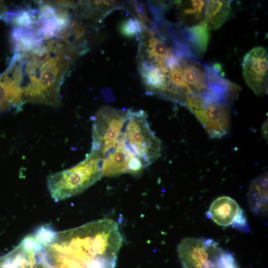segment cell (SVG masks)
Returning <instances> with one entry per match:
<instances>
[{"label":"cell","instance_id":"6da1fadb","mask_svg":"<svg viewBox=\"0 0 268 268\" xmlns=\"http://www.w3.org/2000/svg\"><path fill=\"white\" fill-rule=\"evenodd\" d=\"M74 39L40 37L32 46L14 51L10 64L22 89V101L58 106L60 89L71 64L81 54Z\"/></svg>","mask_w":268,"mask_h":268},{"label":"cell","instance_id":"7a4b0ae2","mask_svg":"<svg viewBox=\"0 0 268 268\" xmlns=\"http://www.w3.org/2000/svg\"><path fill=\"white\" fill-rule=\"evenodd\" d=\"M40 245L37 255L50 268H115L120 249L116 234L100 220L56 232Z\"/></svg>","mask_w":268,"mask_h":268},{"label":"cell","instance_id":"3957f363","mask_svg":"<svg viewBox=\"0 0 268 268\" xmlns=\"http://www.w3.org/2000/svg\"><path fill=\"white\" fill-rule=\"evenodd\" d=\"M102 160L90 151L74 166L50 175L47 186L51 197L57 201L79 194L102 177Z\"/></svg>","mask_w":268,"mask_h":268},{"label":"cell","instance_id":"277c9868","mask_svg":"<svg viewBox=\"0 0 268 268\" xmlns=\"http://www.w3.org/2000/svg\"><path fill=\"white\" fill-rule=\"evenodd\" d=\"M125 149L145 168L161 155V142L150 128L146 113L141 110H127L123 134Z\"/></svg>","mask_w":268,"mask_h":268},{"label":"cell","instance_id":"5b68a950","mask_svg":"<svg viewBox=\"0 0 268 268\" xmlns=\"http://www.w3.org/2000/svg\"><path fill=\"white\" fill-rule=\"evenodd\" d=\"M127 117V110L104 107L95 115L92 129L91 151L101 159L119 146Z\"/></svg>","mask_w":268,"mask_h":268},{"label":"cell","instance_id":"8992f818","mask_svg":"<svg viewBox=\"0 0 268 268\" xmlns=\"http://www.w3.org/2000/svg\"><path fill=\"white\" fill-rule=\"evenodd\" d=\"M207 89L200 96L204 104H220L230 107L237 97L239 87L222 76L221 66L203 65Z\"/></svg>","mask_w":268,"mask_h":268},{"label":"cell","instance_id":"52a82bcc","mask_svg":"<svg viewBox=\"0 0 268 268\" xmlns=\"http://www.w3.org/2000/svg\"><path fill=\"white\" fill-rule=\"evenodd\" d=\"M243 75L247 84L257 95L268 91V54L263 47H256L244 56Z\"/></svg>","mask_w":268,"mask_h":268},{"label":"cell","instance_id":"ba28073f","mask_svg":"<svg viewBox=\"0 0 268 268\" xmlns=\"http://www.w3.org/2000/svg\"><path fill=\"white\" fill-rule=\"evenodd\" d=\"M206 214L208 218L220 226H231L245 232L250 231L244 211L238 203L229 197L222 196L215 199L210 204Z\"/></svg>","mask_w":268,"mask_h":268},{"label":"cell","instance_id":"9c48e42d","mask_svg":"<svg viewBox=\"0 0 268 268\" xmlns=\"http://www.w3.org/2000/svg\"><path fill=\"white\" fill-rule=\"evenodd\" d=\"M211 138H220L229 129V107L220 104H203L194 114Z\"/></svg>","mask_w":268,"mask_h":268},{"label":"cell","instance_id":"30bf717a","mask_svg":"<svg viewBox=\"0 0 268 268\" xmlns=\"http://www.w3.org/2000/svg\"><path fill=\"white\" fill-rule=\"evenodd\" d=\"M22 89L12 69L8 67L0 76V112L16 108L21 109Z\"/></svg>","mask_w":268,"mask_h":268},{"label":"cell","instance_id":"8fae6325","mask_svg":"<svg viewBox=\"0 0 268 268\" xmlns=\"http://www.w3.org/2000/svg\"><path fill=\"white\" fill-rule=\"evenodd\" d=\"M248 206L255 215L265 217L268 213V173L265 172L250 183L248 194Z\"/></svg>","mask_w":268,"mask_h":268},{"label":"cell","instance_id":"7c38bea8","mask_svg":"<svg viewBox=\"0 0 268 268\" xmlns=\"http://www.w3.org/2000/svg\"><path fill=\"white\" fill-rule=\"evenodd\" d=\"M209 38V30L201 23L190 27H185L177 38L189 46L199 60L205 54Z\"/></svg>","mask_w":268,"mask_h":268},{"label":"cell","instance_id":"4fadbf2b","mask_svg":"<svg viewBox=\"0 0 268 268\" xmlns=\"http://www.w3.org/2000/svg\"><path fill=\"white\" fill-rule=\"evenodd\" d=\"M231 0H206L201 23L209 30L219 29L229 18Z\"/></svg>","mask_w":268,"mask_h":268},{"label":"cell","instance_id":"5bb4252c","mask_svg":"<svg viewBox=\"0 0 268 268\" xmlns=\"http://www.w3.org/2000/svg\"><path fill=\"white\" fill-rule=\"evenodd\" d=\"M206 1H175L176 16L180 22L190 27L201 24L203 19Z\"/></svg>","mask_w":268,"mask_h":268},{"label":"cell","instance_id":"9a60e30c","mask_svg":"<svg viewBox=\"0 0 268 268\" xmlns=\"http://www.w3.org/2000/svg\"><path fill=\"white\" fill-rule=\"evenodd\" d=\"M180 66L185 81L195 94L200 95L207 89L205 73L200 63L181 59Z\"/></svg>","mask_w":268,"mask_h":268},{"label":"cell","instance_id":"2e32d148","mask_svg":"<svg viewBox=\"0 0 268 268\" xmlns=\"http://www.w3.org/2000/svg\"><path fill=\"white\" fill-rule=\"evenodd\" d=\"M169 70L171 80L177 88L182 91L187 96L196 94L185 81L180 65L178 67Z\"/></svg>","mask_w":268,"mask_h":268},{"label":"cell","instance_id":"e0dca14e","mask_svg":"<svg viewBox=\"0 0 268 268\" xmlns=\"http://www.w3.org/2000/svg\"><path fill=\"white\" fill-rule=\"evenodd\" d=\"M120 31L127 38H133L142 32V27L136 19L129 18L122 21L120 24Z\"/></svg>","mask_w":268,"mask_h":268},{"label":"cell","instance_id":"ac0fdd59","mask_svg":"<svg viewBox=\"0 0 268 268\" xmlns=\"http://www.w3.org/2000/svg\"><path fill=\"white\" fill-rule=\"evenodd\" d=\"M6 7L2 2L0 1V19L6 18Z\"/></svg>","mask_w":268,"mask_h":268}]
</instances>
